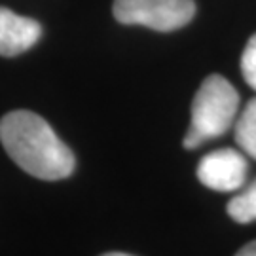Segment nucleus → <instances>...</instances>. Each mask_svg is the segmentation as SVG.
I'll return each mask as SVG.
<instances>
[{"instance_id": "1", "label": "nucleus", "mask_w": 256, "mask_h": 256, "mask_svg": "<svg viewBox=\"0 0 256 256\" xmlns=\"http://www.w3.org/2000/svg\"><path fill=\"white\" fill-rule=\"evenodd\" d=\"M0 142L25 173L40 180H63L76 167L72 150L30 110H14L0 120Z\"/></svg>"}, {"instance_id": "2", "label": "nucleus", "mask_w": 256, "mask_h": 256, "mask_svg": "<svg viewBox=\"0 0 256 256\" xmlns=\"http://www.w3.org/2000/svg\"><path fill=\"white\" fill-rule=\"evenodd\" d=\"M239 110V93L220 74L207 76L192 102V122L184 137V148L194 150L210 138L222 137L236 120Z\"/></svg>"}, {"instance_id": "3", "label": "nucleus", "mask_w": 256, "mask_h": 256, "mask_svg": "<svg viewBox=\"0 0 256 256\" xmlns=\"http://www.w3.org/2000/svg\"><path fill=\"white\" fill-rule=\"evenodd\" d=\"M114 18L124 25H142L171 32L188 25L196 16L194 0H114Z\"/></svg>"}, {"instance_id": "4", "label": "nucleus", "mask_w": 256, "mask_h": 256, "mask_svg": "<svg viewBox=\"0 0 256 256\" xmlns=\"http://www.w3.org/2000/svg\"><path fill=\"white\" fill-rule=\"evenodd\" d=\"M248 164L243 152L220 148L203 156L198 165V178L203 186L216 192H236L247 180Z\"/></svg>"}, {"instance_id": "5", "label": "nucleus", "mask_w": 256, "mask_h": 256, "mask_svg": "<svg viewBox=\"0 0 256 256\" xmlns=\"http://www.w3.org/2000/svg\"><path fill=\"white\" fill-rule=\"evenodd\" d=\"M42 36V25L36 19L19 16L0 6V55L16 57L27 52Z\"/></svg>"}, {"instance_id": "6", "label": "nucleus", "mask_w": 256, "mask_h": 256, "mask_svg": "<svg viewBox=\"0 0 256 256\" xmlns=\"http://www.w3.org/2000/svg\"><path fill=\"white\" fill-rule=\"evenodd\" d=\"M234 126L238 146L243 150V154L256 160V97L247 102Z\"/></svg>"}, {"instance_id": "7", "label": "nucleus", "mask_w": 256, "mask_h": 256, "mask_svg": "<svg viewBox=\"0 0 256 256\" xmlns=\"http://www.w3.org/2000/svg\"><path fill=\"white\" fill-rule=\"evenodd\" d=\"M228 214L239 224H248L256 220V180L230 200Z\"/></svg>"}, {"instance_id": "8", "label": "nucleus", "mask_w": 256, "mask_h": 256, "mask_svg": "<svg viewBox=\"0 0 256 256\" xmlns=\"http://www.w3.org/2000/svg\"><path fill=\"white\" fill-rule=\"evenodd\" d=\"M241 74L245 82L256 92V34L250 36L241 55Z\"/></svg>"}, {"instance_id": "9", "label": "nucleus", "mask_w": 256, "mask_h": 256, "mask_svg": "<svg viewBox=\"0 0 256 256\" xmlns=\"http://www.w3.org/2000/svg\"><path fill=\"white\" fill-rule=\"evenodd\" d=\"M236 256H256V241H250L245 247H241Z\"/></svg>"}, {"instance_id": "10", "label": "nucleus", "mask_w": 256, "mask_h": 256, "mask_svg": "<svg viewBox=\"0 0 256 256\" xmlns=\"http://www.w3.org/2000/svg\"><path fill=\"white\" fill-rule=\"evenodd\" d=\"M102 256H133V254H128V252H106V254Z\"/></svg>"}]
</instances>
